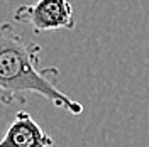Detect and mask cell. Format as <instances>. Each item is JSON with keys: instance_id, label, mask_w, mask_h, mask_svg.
Segmentation results:
<instances>
[{"instance_id": "obj_1", "label": "cell", "mask_w": 149, "mask_h": 147, "mask_svg": "<svg viewBox=\"0 0 149 147\" xmlns=\"http://www.w3.org/2000/svg\"><path fill=\"white\" fill-rule=\"evenodd\" d=\"M42 49L9 22L0 24V101L26 103L31 95L42 96L71 115H81L83 105L58 88L59 69L41 66Z\"/></svg>"}, {"instance_id": "obj_2", "label": "cell", "mask_w": 149, "mask_h": 147, "mask_svg": "<svg viewBox=\"0 0 149 147\" xmlns=\"http://www.w3.org/2000/svg\"><path fill=\"white\" fill-rule=\"evenodd\" d=\"M14 19L26 24L36 34L51 31H73L74 10L70 0H36L15 9Z\"/></svg>"}, {"instance_id": "obj_3", "label": "cell", "mask_w": 149, "mask_h": 147, "mask_svg": "<svg viewBox=\"0 0 149 147\" xmlns=\"http://www.w3.org/2000/svg\"><path fill=\"white\" fill-rule=\"evenodd\" d=\"M53 137L24 110L17 112L0 139V147H53Z\"/></svg>"}]
</instances>
